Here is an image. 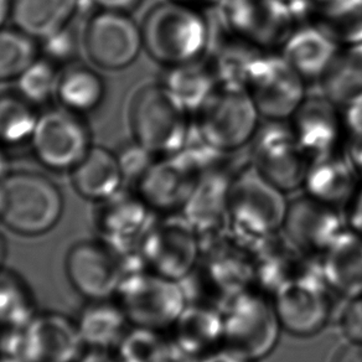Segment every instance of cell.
<instances>
[{"instance_id":"bcb514c9","label":"cell","mask_w":362,"mask_h":362,"mask_svg":"<svg viewBox=\"0 0 362 362\" xmlns=\"http://www.w3.org/2000/svg\"><path fill=\"white\" fill-rule=\"evenodd\" d=\"M332 362H362V342H347L337 350Z\"/></svg>"},{"instance_id":"e575fe53","label":"cell","mask_w":362,"mask_h":362,"mask_svg":"<svg viewBox=\"0 0 362 362\" xmlns=\"http://www.w3.org/2000/svg\"><path fill=\"white\" fill-rule=\"evenodd\" d=\"M39 115L21 93L0 95V146L14 148L31 141Z\"/></svg>"},{"instance_id":"d6986e66","label":"cell","mask_w":362,"mask_h":362,"mask_svg":"<svg viewBox=\"0 0 362 362\" xmlns=\"http://www.w3.org/2000/svg\"><path fill=\"white\" fill-rule=\"evenodd\" d=\"M345 228L344 212L304 194L289 202L282 233L300 251L320 257Z\"/></svg>"},{"instance_id":"cb8c5ba5","label":"cell","mask_w":362,"mask_h":362,"mask_svg":"<svg viewBox=\"0 0 362 362\" xmlns=\"http://www.w3.org/2000/svg\"><path fill=\"white\" fill-rule=\"evenodd\" d=\"M340 46L309 24H296L278 52L307 83L320 82Z\"/></svg>"},{"instance_id":"7dc6e473","label":"cell","mask_w":362,"mask_h":362,"mask_svg":"<svg viewBox=\"0 0 362 362\" xmlns=\"http://www.w3.org/2000/svg\"><path fill=\"white\" fill-rule=\"evenodd\" d=\"M199 362H253L250 361L246 357L238 355L237 352L232 351L227 347L222 346L217 349L215 351L207 354L202 357Z\"/></svg>"},{"instance_id":"3957f363","label":"cell","mask_w":362,"mask_h":362,"mask_svg":"<svg viewBox=\"0 0 362 362\" xmlns=\"http://www.w3.org/2000/svg\"><path fill=\"white\" fill-rule=\"evenodd\" d=\"M289 202L286 192L251 161L235 170L228 200V227L250 246L282 232Z\"/></svg>"},{"instance_id":"9c48e42d","label":"cell","mask_w":362,"mask_h":362,"mask_svg":"<svg viewBox=\"0 0 362 362\" xmlns=\"http://www.w3.org/2000/svg\"><path fill=\"white\" fill-rule=\"evenodd\" d=\"M115 299L132 327L158 332H169L187 305L180 282L146 268L128 273Z\"/></svg>"},{"instance_id":"f907efd6","label":"cell","mask_w":362,"mask_h":362,"mask_svg":"<svg viewBox=\"0 0 362 362\" xmlns=\"http://www.w3.org/2000/svg\"><path fill=\"white\" fill-rule=\"evenodd\" d=\"M6 252H8V246H6V237L0 232V266L4 264L6 262Z\"/></svg>"},{"instance_id":"7a4b0ae2","label":"cell","mask_w":362,"mask_h":362,"mask_svg":"<svg viewBox=\"0 0 362 362\" xmlns=\"http://www.w3.org/2000/svg\"><path fill=\"white\" fill-rule=\"evenodd\" d=\"M141 28L144 49L164 67L204 59L211 44L204 11L173 0L153 6Z\"/></svg>"},{"instance_id":"b9f144b4","label":"cell","mask_w":362,"mask_h":362,"mask_svg":"<svg viewBox=\"0 0 362 362\" xmlns=\"http://www.w3.org/2000/svg\"><path fill=\"white\" fill-rule=\"evenodd\" d=\"M344 217L347 228L362 237V180L344 210Z\"/></svg>"},{"instance_id":"d4e9b609","label":"cell","mask_w":362,"mask_h":362,"mask_svg":"<svg viewBox=\"0 0 362 362\" xmlns=\"http://www.w3.org/2000/svg\"><path fill=\"white\" fill-rule=\"evenodd\" d=\"M168 332L179 351L199 361L223 346L222 312L215 308L187 304Z\"/></svg>"},{"instance_id":"74e56055","label":"cell","mask_w":362,"mask_h":362,"mask_svg":"<svg viewBox=\"0 0 362 362\" xmlns=\"http://www.w3.org/2000/svg\"><path fill=\"white\" fill-rule=\"evenodd\" d=\"M54 64L39 56V59L18 78V93L31 102L41 105L56 95L59 75Z\"/></svg>"},{"instance_id":"681fc988","label":"cell","mask_w":362,"mask_h":362,"mask_svg":"<svg viewBox=\"0 0 362 362\" xmlns=\"http://www.w3.org/2000/svg\"><path fill=\"white\" fill-rule=\"evenodd\" d=\"M11 3L9 0H0V29L4 25L6 19L11 16Z\"/></svg>"},{"instance_id":"d6a6232c","label":"cell","mask_w":362,"mask_h":362,"mask_svg":"<svg viewBox=\"0 0 362 362\" xmlns=\"http://www.w3.org/2000/svg\"><path fill=\"white\" fill-rule=\"evenodd\" d=\"M105 81L87 66L70 65L59 76L56 97L61 106L77 115L97 110L105 100Z\"/></svg>"},{"instance_id":"9a60e30c","label":"cell","mask_w":362,"mask_h":362,"mask_svg":"<svg viewBox=\"0 0 362 362\" xmlns=\"http://www.w3.org/2000/svg\"><path fill=\"white\" fill-rule=\"evenodd\" d=\"M332 294L322 277H304L279 288L273 305L284 332L310 337L322 332L332 319Z\"/></svg>"},{"instance_id":"816d5d0a","label":"cell","mask_w":362,"mask_h":362,"mask_svg":"<svg viewBox=\"0 0 362 362\" xmlns=\"http://www.w3.org/2000/svg\"><path fill=\"white\" fill-rule=\"evenodd\" d=\"M3 146H0V179L3 177V176L6 175V156H4V153H3V149H1Z\"/></svg>"},{"instance_id":"ee69618b","label":"cell","mask_w":362,"mask_h":362,"mask_svg":"<svg viewBox=\"0 0 362 362\" xmlns=\"http://www.w3.org/2000/svg\"><path fill=\"white\" fill-rule=\"evenodd\" d=\"M78 362H124L117 350L86 349Z\"/></svg>"},{"instance_id":"8992f818","label":"cell","mask_w":362,"mask_h":362,"mask_svg":"<svg viewBox=\"0 0 362 362\" xmlns=\"http://www.w3.org/2000/svg\"><path fill=\"white\" fill-rule=\"evenodd\" d=\"M261 118L245 88L218 85L194 115V132L209 146L231 154L251 143Z\"/></svg>"},{"instance_id":"e0dca14e","label":"cell","mask_w":362,"mask_h":362,"mask_svg":"<svg viewBox=\"0 0 362 362\" xmlns=\"http://www.w3.org/2000/svg\"><path fill=\"white\" fill-rule=\"evenodd\" d=\"M83 41L90 61L105 70L126 69L144 49L141 26L123 11H97L87 23Z\"/></svg>"},{"instance_id":"ffe728a7","label":"cell","mask_w":362,"mask_h":362,"mask_svg":"<svg viewBox=\"0 0 362 362\" xmlns=\"http://www.w3.org/2000/svg\"><path fill=\"white\" fill-rule=\"evenodd\" d=\"M289 123L310 160L345 148L342 110L322 93L305 97Z\"/></svg>"},{"instance_id":"f546056e","label":"cell","mask_w":362,"mask_h":362,"mask_svg":"<svg viewBox=\"0 0 362 362\" xmlns=\"http://www.w3.org/2000/svg\"><path fill=\"white\" fill-rule=\"evenodd\" d=\"M160 83L170 90L192 117L218 87L216 75L206 56L187 64L166 66Z\"/></svg>"},{"instance_id":"603a6c76","label":"cell","mask_w":362,"mask_h":362,"mask_svg":"<svg viewBox=\"0 0 362 362\" xmlns=\"http://www.w3.org/2000/svg\"><path fill=\"white\" fill-rule=\"evenodd\" d=\"M289 6L297 24L315 26L340 47L362 44V0H297Z\"/></svg>"},{"instance_id":"836d02e7","label":"cell","mask_w":362,"mask_h":362,"mask_svg":"<svg viewBox=\"0 0 362 362\" xmlns=\"http://www.w3.org/2000/svg\"><path fill=\"white\" fill-rule=\"evenodd\" d=\"M37 313L35 293L19 272L0 266V332L25 327Z\"/></svg>"},{"instance_id":"6da1fadb","label":"cell","mask_w":362,"mask_h":362,"mask_svg":"<svg viewBox=\"0 0 362 362\" xmlns=\"http://www.w3.org/2000/svg\"><path fill=\"white\" fill-rule=\"evenodd\" d=\"M64 211L62 192L40 173L11 171L0 179V225L16 236H45L60 223Z\"/></svg>"},{"instance_id":"277c9868","label":"cell","mask_w":362,"mask_h":362,"mask_svg":"<svg viewBox=\"0 0 362 362\" xmlns=\"http://www.w3.org/2000/svg\"><path fill=\"white\" fill-rule=\"evenodd\" d=\"M129 122L134 141L156 156L182 151L192 136L194 117L165 86L146 85L132 98Z\"/></svg>"},{"instance_id":"52a82bcc","label":"cell","mask_w":362,"mask_h":362,"mask_svg":"<svg viewBox=\"0 0 362 362\" xmlns=\"http://www.w3.org/2000/svg\"><path fill=\"white\" fill-rule=\"evenodd\" d=\"M141 268V256H123L97 237L75 242L64 261L67 282L85 300L116 297L123 278Z\"/></svg>"},{"instance_id":"4fadbf2b","label":"cell","mask_w":362,"mask_h":362,"mask_svg":"<svg viewBox=\"0 0 362 362\" xmlns=\"http://www.w3.org/2000/svg\"><path fill=\"white\" fill-rule=\"evenodd\" d=\"M251 163L284 192L303 187L310 159L298 141L289 121L259 124L251 143Z\"/></svg>"},{"instance_id":"83f0119b","label":"cell","mask_w":362,"mask_h":362,"mask_svg":"<svg viewBox=\"0 0 362 362\" xmlns=\"http://www.w3.org/2000/svg\"><path fill=\"white\" fill-rule=\"evenodd\" d=\"M71 173L76 192L95 204L113 197L124 182L117 154L103 146H90Z\"/></svg>"},{"instance_id":"1f68e13d","label":"cell","mask_w":362,"mask_h":362,"mask_svg":"<svg viewBox=\"0 0 362 362\" xmlns=\"http://www.w3.org/2000/svg\"><path fill=\"white\" fill-rule=\"evenodd\" d=\"M264 52L266 50L220 31L215 40L211 39L206 57L218 85L245 88L250 72Z\"/></svg>"},{"instance_id":"ab89813d","label":"cell","mask_w":362,"mask_h":362,"mask_svg":"<svg viewBox=\"0 0 362 362\" xmlns=\"http://www.w3.org/2000/svg\"><path fill=\"white\" fill-rule=\"evenodd\" d=\"M124 181L134 185L141 176L146 173V169L156 160V156L141 146L136 141L122 148L117 154Z\"/></svg>"},{"instance_id":"7c38bea8","label":"cell","mask_w":362,"mask_h":362,"mask_svg":"<svg viewBox=\"0 0 362 362\" xmlns=\"http://www.w3.org/2000/svg\"><path fill=\"white\" fill-rule=\"evenodd\" d=\"M307 82L278 51H266L257 60L245 90L267 121H289L307 95Z\"/></svg>"},{"instance_id":"44dd1931","label":"cell","mask_w":362,"mask_h":362,"mask_svg":"<svg viewBox=\"0 0 362 362\" xmlns=\"http://www.w3.org/2000/svg\"><path fill=\"white\" fill-rule=\"evenodd\" d=\"M235 170L228 165L204 171L181 215L197 230L200 241L228 228V200Z\"/></svg>"},{"instance_id":"f35d334b","label":"cell","mask_w":362,"mask_h":362,"mask_svg":"<svg viewBox=\"0 0 362 362\" xmlns=\"http://www.w3.org/2000/svg\"><path fill=\"white\" fill-rule=\"evenodd\" d=\"M41 57L56 67L71 65L78 52V41L70 25L39 40Z\"/></svg>"},{"instance_id":"4316f807","label":"cell","mask_w":362,"mask_h":362,"mask_svg":"<svg viewBox=\"0 0 362 362\" xmlns=\"http://www.w3.org/2000/svg\"><path fill=\"white\" fill-rule=\"evenodd\" d=\"M75 320L86 349L117 350L132 327L115 298L86 300Z\"/></svg>"},{"instance_id":"f1b7e54d","label":"cell","mask_w":362,"mask_h":362,"mask_svg":"<svg viewBox=\"0 0 362 362\" xmlns=\"http://www.w3.org/2000/svg\"><path fill=\"white\" fill-rule=\"evenodd\" d=\"M81 0H13L16 28L39 41L70 25Z\"/></svg>"},{"instance_id":"f5cc1de1","label":"cell","mask_w":362,"mask_h":362,"mask_svg":"<svg viewBox=\"0 0 362 362\" xmlns=\"http://www.w3.org/2000/svg\"><path fill=\"white\" fill-rule=\"evenodd\" d=\"M0 362H19L11 358V357L4 356V355H0Z\"/></svg>"},{"instance_id":"5b68a950","label":"cell","mask_w":362,"mask_h":362,"mask_svg":"<svg viewBox=\"0 0 362 362\" xmlns=\"http://www.w3.org/2000/svg\"><path fill=\"white\" fill-rule=\"evenodd\" d=\"M86 347L75 317L37 312L25 327L0 332V354L19 362H78Z\"/></svg>"},{"instance_id":"f6af8a7d","label":"cell","mask_w":362,"mask_h":362,"mask_svg":"<svg viewBox=\"0 0 362 362\" xmlns=\"http://www.w3.org/2000/svg\"><path fill=\"white\" fill-rule=\"evenodd\" d=\"M102 11H123L131 13L139 6L141 0H90Z\"/></svg>"},{"instance_id":"7402d4cb","label":"cell","mask_w":362,"mask_h":362,"mask_svg":"<svg viewBox=\"0 0 362 362\" xmlns=\"http://www.w3.org/2000/svg\"><path fill=\"white\" fill-rule=\"evenodd\" d=\"M361 180L344 148L309 161L302 189L308 197L344 212Z\"/></svg>"},{"instance_id":"8d00e7d4","label":"cell","mask_w":362,"mask_h":362,"mask_svg":"<svg viewBox=\"0 0 362 362\" xmlns=\"http://www.w3.org/2000/svg\"><path fill=\"white\" fill-rule=\"evenodd\" d=\"M117 352L124 362H168L176 347L169 332L131 327Z\"/></svg>"},{"instance_id":"60d3db41","label":"cell","mask_w":362,"mask_h":362,"mask_svg":"<svg viewBox=\"0 0 362 362\" xmlns=\"http://www.w3.org/2000/svg\"><path fill=\"white\" fill-rule=\"evenodd\" d=\"M337 325L347 342H362V296L345 299L337 314Z\"/></svg>"},{"instance_id":"ac0fdd59","label":"cell","mask_w":362,"mask_h":362,"mask_svg":"<svg viewBox=\"0 0 362 362\" xmlns=\"http://www.w3.org/2000/svg\"><path fill=\"white\" fill-rule=\"evenodd\" d=\"M200 174L187 153L181 151L156 156L132 189L156 215L180 214Z\"/></svg>"},{"instance_id":"ba28073f","label":"cell","mask_w":362,"mask_h":362,"mask_svg":"<svg viewBox=\"0 0 362 362\" xmlns=\"http://www.w3.org/2000/svg\"><path fill=\"white\" fill-rule=\"evenodd\" d=\"M223 346L257 362L277 346L283 329L273 299L256 288L233 298L222 310Z\"/></svg>"},{"instance_id":"5bb4252c","label":"cell","mask_w":362,"mask_h":362,"mask_svg":"<svg viewBox=\"0 0 362 362\" xmlns=\"http://www.w3.org/2000/svg\"><path fill=\"white\" fill-rule=\"evenodd\" d=\"M30 141L36 160L59 173L72 170L92 146L88 127L81 115L64 107L39 116Z\"/></svg>"},{"instance_id":"30bf717a","label":"cell","mask_w":362,"mask_h":362,"mask_svg":"<svg viewBox=\"0 0 362 362\" xmlns=\"http://www.w3.org/2000/svg\"><path fill=\"white\" fill-rule=\"evenodd\" d=\"M215 11L220 31L266 51L279 50L297 24L282 0H221Z\"/></svg>"},{"instance_id":"c3c4849f","label":"cell","mask_w":362,"mask_h":362,"mask_svg":"<svg viewBox=\"0 0 362 362\" xmlns=\"http://www.w3.org/2000/svg\"><path fill=\"white\" fill-rule=\"evenodd\" d=\"M173 1L192 6V8H197V9L204 11L206 9H215L221 0H173Z\"/></svg>"},{"instance_id":"4dcf8cb0","label":"cell","mask_w":362,"mask_h":362,"mask_svg":"<svg viewBox=\"0 0 362 362\" xmlns=\"http://www.w3.org/2000/svg\"><path fill=\"white\" fill-rule=\"evenodd\" d=\"M319 83L341 110L362 103V44L341 46Z\"/></svg>"},{"instance_id":"8fae6325","label":"cell","mask_w":362,"mask_h":362,"mask_svg":"<svg viewBox=\"0 0 362 362\" xmlns=\"http://www.w3.org/2000/svg\"><path fill=\"white\" fill-rule=\"evenodd\" d=\"M139 256L148 271L180 282L200 259V236L181 214L156 215L141 240Z\"/></svg>"},{"instance_id":"db71d44e","label":"cell","mask_w":362,"mask_h":362,"mask_svg":"<svg viewBox=\"0 0 362 362\" xmlns=\"http://www.w3.org/2000/svg\"><path fill=\"white\" fill-rule=\"evenodd\" d=\"M282 1H286L288 4H291V3H294V1H297V0H282Z\"/></svg>"},{"instance_id":"d590c367","label":"cell","mask_w":362,"mask_h":362,"mask_svg":"<svg viewBox=\"0 0 362 362\" xmlns=\"http://www.w3.org/2000/svg\"><path fill=\"white\" fill-rule=\"evenodd\" d=\"M40 56L39 41L21 29H0V82L18 80Z\"/></svg>"},{"instance_id":"7bdbcfd3","label":"cell","mask_w":362,"mask_h":362,"mask_svg":"<svg viewBox=\"0 0 362 362\" xmlns=\"http://www.w3.org/2000/svg\"><path fill=\"white\" fill-rule=\"evenodd\" d=\"M345 151L362 177V133L346 136Z\"/></svg>"},{"instance_id":"2e32d148","label":"cell","mask_w":362,"mask_h":362,"mask_svg":"<svg viewBox=\"0 0 362 362\" xmlns=\"http://www.w3.org/2000/svg\"><path fill=\"white\" fill-rule=\"evenodd\" d=\"M156 216L133 189H122L97 202L92 222L98 240L123 256H139L141 240Z\"/></svg>"},{"instance_id":"484cf974","label":"cell","mask_w":362,"mask_h":362,"mask_svg":"<svg viewBox=\"0 0 362 362\" xmlns=\"http://www.w3.org/2000/svg\"><path fill=\"white\" fill-rule=\"evenodd\" d=\"M322 277L335 296H362V237L350 228L335 238L320 256Z\"/></svg>"}]
</instances>
